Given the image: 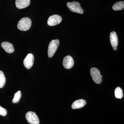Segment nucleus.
<instances>
[{
    "instance_id": "f257e3e1",
    "label": "nucleus",
    "mask_w": 124,
    "mask_h": 124,
    "mask_svg": "<svg viewBox=\"0 0 124 124\" xmlns=\"http://www.w3.org/2000/svg\"><path fill=\"white\" fill-rule=\"evenodd\" d=\"M31 20L28 17H24L18 23L17 27L20 31H26L29 30L31 26Z\"/></svg>"
},
{
    "instance_id": "f03ea898",
    "label": "nucleus",
    "mask_w": 124,
    "mask_h": 124,
    "mask_svg": "<svg viewBox=\"0 0 124 124\" xmlns=\"http://www.w3.org/2000/svg\"><path fill=\"white\" fill-rule=\"evenodd\" d=\"M59 41L58 39L53 40L51 41L49 44L48 48V56L51 58L55 53L59 45Z\"/></svg>"
},
{
    "instance_id": "7ed1b4c3",
    "label": "nucleus",
    "mask_w": 124,
    "mask_h": 124,
    "mask_svg": "<svg viewBox=\"0 0 124 124\" xmlns=\"http://www.w3.org/2000/svg\"><path fill=\"white\" fill-rule=\"evenodd\" d=\"M67 5L70 10L73 13L81 14L84 13V10L81 7L80 4L79 2L75 1L72 2H68Z\"/></svg>"
},
{
    "instance_id": "20e7f679",
    "label": "nucleus",
    "mask_w": 124,
    "mask_h": 124,
    "mask_svg": "<svg viewBox=\"0 0 124 124\" xmlns=\"http://www.w3.org/2000/svg\"><path fill=\"white\" fill-rule=\"evenodd\" d=\"M90 75L93 81L97 84L101 83L102 78L100 71L95 68H92L90 70Z\"/></svg>"
},
{
    "instance_id": "39448f33",
    "label": "nucleus",
    "mask_w": 124,
    "mask_h": 124,
    "mask_svg": "<svg viewBox=\"0 0 124 124\" xmlns=\"http://www.w3.org/2000/svg\"><path fill=\"white\" fill-rule=\"evenodd\" d=\"M26 116L27 121L30 124H39V120L35 112H28L26 114Z\"/></svg>"
},
{
    "instance_id": "423d86ee",
    "label": "nucleus",
    "mask_w": 124,
    "mask_h": 124,
    "mask_svg": "<svg viewBox=\"0 0 124 124\" xmlns=\"http://www.w3.org/2000/svg\"><path fill=\"white\" fill-rule=\"evenodd\" d=\"M62 20V17L58 15H54L49 18L47 23L49 26H55L59 24Z\"/></svg>"
},
{
    "instance_id": "0eeeda50",
    "label": "nucleus",
    "mask_w": 124,
    "mask_h": 124,
    "mask_svg": "<svg viewBox=\"0 0 124 124\" xmlns=\"http://www.w3.org/2000/svg\"><path fill=\"white\" fill-rule=\"evenodd\" d=\"M34 57L32 54H29L23 60L24 67L27 69H31L34 63Z\"/></svg>"
},
{
    "instance_id": "6e6552de",
    "label": "nucleus",
    "mask_w": 124,
    "mask_h": 124,
    "mask_svg": "<svg viewBox=\"0 0 124 124\" xmlns=\"http://www.w3.org/2000/svg\"><path fill=\"white\" fill-rule=\"evenodd\" d=\"M74 64L73 59L70 55H67L63 58V65L66 69H71L73 67Z\"/></svg>"
},
{
    "instance_id": "1a4fd4ad",
    "label": "nucleus",
    "mask_w": 124,
    "mask_h": 124,
    "mask_svg": "<svg viewBox=\"0 0 124 124\" xmlns=\"http://www.w3.org/2000/svg\"><path fill=\"white\" fill-rule=\"evenodd\" d=\"M31 3V0H16L15 5L18 9L24 8L28 7Z\"/></svg>"
},
{
    "instance_id": "9d476101",
    "label": "nucleus",
    "mask_w": 124,
    "mask_h": 124,
    "mask_svg": "<svg viewBox=\"0 0 124 124\" xmlns=\"http://www.w3.org/2000/svg\"><path fill=\"white\" fill-rule=\"evenodd\" d=\"M110 41L113 48H116L118 45V37L115 31L111 32L110 34Z\"/></svg>"
},
{
    "instance_id": "9b49d317",
    "label": "nucleus",
    "mask_w": 124,
    "mask_h": 124,
    "mask_svg": "<svg viewBox=\"0 0 124 124\" xmlns=\"http://www.w3.org/2000/svg\"><path fill=\"white\" fill-rule=\"evenodd\" d=\"M1 46L5 51L8 53L11 54L15 51L13 45L8 42H3L1 44Z\"/></svg>"
},
{
    "instance_id": "f8f14e48",
    "label": "nucleus",
    "mask_w": 124,
    "mask_h": 124,
    "mask_svg": "<svg viewBox=\"0 0 124 124\" xmlns=\"http://www.w3.org/2000/svg\"><path fill=\"white\" fill-rule=\"evenodd\" d=\"M86 103L85 100L83 99L77 100L73 102L72 104L71 107L73 109L81 108L85 106Z\"/></svg>"
},
{
    "instance_id": "ddd939ff",
    "label": "nucleus",
    "mask_w": 124,
    "mask_h": 124,
    "mask_svg": "<svg viewBox=\"0 0 124 124\" xmlns=\"http://www.w3.org/2000/svg\"><path fill=\"white\" fill-rule=\"evenodd\" d=\"M124 8V1L116 2L112 6V9L115 11L122 10Z\"/></svg>"
},
{
    "instance_id": "4468645a",
    "label": "nucleus",
    "mask_w": 124,
    "mask_h": 124,
    "mask_svg": "<svg viewBox=\"0 0 124 124\" xmlns=\"http://www.w3.org/2000/svg\"><path fill=\"white\" fill-rule=\"evenodd\" d=\"M115 95L116 98L121 99L123 97V92L120 87H117L115 91Z\"/></svg>"
},
{
    "instance_id": "2eb2a0df",
    "label": "nucleus",
    "mask_w": 124,
    "mask_h": 124,
    "mask_svg": "<svg viewBox=\"0 0 124 124\" xmlns=\"http://www.w3.org/2000/svg\"><path fill=\"white\" fill-rule=\"evenodd\" d=\"M6 79L3 72L0 71V88H3L5 84Z\"/></svg>"
},
{
    "instance_id": "dca6fc26",
    "label": "nucleus",
    "mask_w": 124,
    "mask_h": 124,
    "mask_svg": "<svg viewBox=\"0 0 124 124\" xmlns=\"http://www.w3.org/2000/svg\"><path fill=\"white\" fill-rule=\"evenodd\" d=\"M22 97L21 91H19L15 94L13 100V102L14 103H18L20 101Z\"/></svg>"
},
{
    "instance_id": "f3484780",
    "label": "nucleus",
    "mask_w": 124,
    "mask_h": 124,
    "mask_svg": "<svg viewBox=\"0 0 124 124\" xmlns=\"http://www.w3.org/2000/svg\"><path fill=\"white\" fill-rule=\"evenodd\" d=\"M7 110L0 106V115L3 116H5L7 115Z\"/></svg>"
},
{
    "instance_id": "a211bd4d",
    "label": "nucleus",
    "mask_w": 124,
    "mask_h": 124,
    "mask_svg": "<svg viewBox=\"0 0 124 124\" xmlns=\"http://www.w3.org/2000/svg\"><path fill=\"white\" fill-rule=\"evenodd\" d=\"M113 50H117V47H116V48H113Z\"/></svg>"
}]
</instances>
